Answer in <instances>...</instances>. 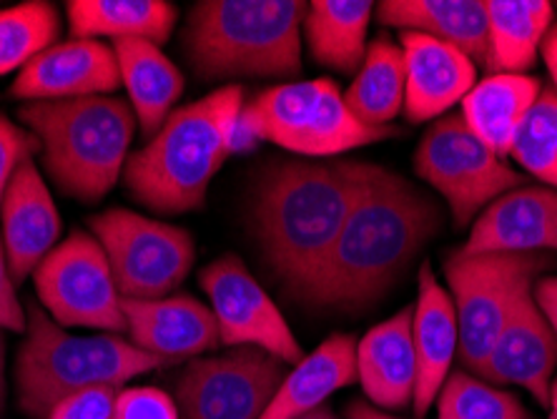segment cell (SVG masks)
<instances>
[{
  "mask_svg": "<svg viewBox=\"0 0 557 419\" xmlns=\"http://www.w3.org/2000/svg\"><path fill=\"white\" fill-rule=\"evenodd\" d=\"M440 229L442 213L428 194L370 163L364 188L305 299L317 307H370Z\"/></svg>",
  "mask_w": 557,
  "mask_h": 419,
  "instance_id": "6da1fadb",
  "label": "cell"
},
{
  "mask_svg": "<svg viewBox=\"0 0 557 419\" xmlns=\"http://www.w3.org/2000/svg\"><path fill=\"white\" fill-rule=\"evenodd\" d=\"M370 163L282 161L261 176L253 224L274 276L305 297L359 192Z\"/></svg>",
  "mask_w": 557,
  "mask_h": 419,
  "instance_id": "7a4b0ae2",
  "label": "cell"
},
{
  "mask_svg": "<svg viewBox=\"0 0 557 419\" xmlns=\"http://www.w3.org/2000/svg\"><path fill=\"white\" fill-rule=\"evenodd\" d=\"M242 109L239 86H224L176 109L141 151L128 156V194L159 213L203 209L211 178L234 153Z\"/></svg>",
  "mask_w": 557,
  "mask_h": 419,
  "instance_id": "3957f363",
  "label": "cell"
},
{
  "mask_svg": "<svg viewBox=\"0 0 557 419\" xmlns=\"http://www.w3.org/2000/svg\"><path fill=\"white\" fill-rule=\"evenodd\" d=\"M307 8L301 0H201L184 30L188 61L207 81L297 78Z\"/></svg>",
  "mask_w": 557,
  "mask_h": 419,
  "instance_id": "277c9868",
  "label": "cell"
},
{
  "mask_svg": "<svg viewBox=\"0 0 557 419\" xmlns=\"http://www.w3.org/2000/svg\"><path fill=\"white\" fill-rule=\"evenodd\" d=\"M18 116L36 136L46 174L71 199L101 201L124 174L136 134L134 109L124 98L36 101Z\"/></svg>",
  "mask_w": 557,
  "mask_h": 419,
  "instance_id": "5b68a950",
  "label": "cell"
},
{
  "mask_svg": "<svg viewBox=\"0 0 557 419\" xmlns=\"http://www.w3.org/2000/svg\"><path fill=\"white\" fill-rule=\"evenodd\" d=\"M28 330L15 359L18 405L33 419H48L71 394L94 387H124L136 377L169 367L116 334L76 336L48 317L38 301L26 304Z\"/></svg>",
  "mask_w": 557,
  "mask_h": 419,
  "instance_id": "8992f818",
  "label": "cell"
},
{
  "mask_svg": "<svg viewBox=\"0 0 557 419\" xmlns=\"http://www.w3.org/2000/svg\"><path fill=\"white\" fill-rule=\"evenodd\" d=\"M389 136H397V128L364 126L332 78H314L278 84L244 103L234 131V151H249L251 144L269 141L309 159H330Z\"/></svg>",
  "mask_w": 557,
  "mask_h": 419,
  "instance_id": "52a82bcc",
  "label": "cell"
},
{
  "mask_svg": "<svg viewBox=\"0 0 557 419\" xmlns=\"http://www.w3.org/2000/svg\"><path fill=\"white\" fill-rule=\"evenodd\" d=\"M547 267L550 259L540 254H449L445 276L460 330L457 355L465 369L480 374L515 301Z\"/></svg>",
  "mask_w": 557,
  "mask_h": 419,
  "instance_id": "ba28073f",
  "label": "cell"
},
{
  "mask_svg": "<svg viewBox=\"0 0 557 419\" xmlns=\"http://www.w3.org/2000/svg\"><path fill=\"white\" fill-rule=\"evenodd\" d=\"M417 176L445 196L455 229H467L512 188L525 186V176L467 128L460 113H447L432 123L414 151Z\"/></svg>",
  "mask_w": 557,
  "mask_h": 419,
  "instance_id": "9c48e42d",
  "label": "cell"
},
{
  "mask_svg": "<svg viewBox=\"0 0 557 419\" xmlns=\"http://www.w3.org/2000/svg\"><path fill=\"white\" fill-rule=\"evenodd\" d=\"M109 259L121 299H163L194 269L191 234L128 209H109L88 219Z\"/></svg>",
  "mask_w": 557,
  "mask_h": 419,
  "instance_id": "30bf717a",
  "label": "cell"
},
{
  "mask_svg": "<svg viewBox=\"0 0 557 419\" xmlns=\"http://www.w3.org/2000/svg\"><path fill=\"white\" fill-rule=\"evenodd\" d=\"M40 307L63 330L126 332L124 299L101 244L86 232H73L33 271Z\"/></svg>",
  "mask_w": 557,
  "mask_h": 419,
  "instance_id": "8fae6325",
  "label": "cell"
},
{
  "mask_svg": "<svg viewBox=\"0 0 557 419\" xmlns=\"http://www.w3.org/2000/svg\"><path fill=\"white\" fill-rule=\"evenodd\" d=\"M286 374L284 361L253 347L196 357L176 382L182 419H261Z\"/></svg>",
  "mask_w": 557,
  "mask_h": 419,
  "instance_id": "7c38bea8",
  "label": "cell"
},
{
  "mask_svg": "<svg viewBox=\"0 0 557 419\" xmlns=\"http://www.w3.org/2000/svg\"><path fill=\"white\" fill-rule=\"evenodd\" d=\"M199 284L216 319L221 347H253L284 365H297L305 357L284 315L239 257L226 254L211 261L201 269Z\"/></svg>",
  "mask_w": 557,
  "mask_h": 419,
  "instance_id": "4fadbf2b",
  "label": "cell"
},
{
  "mask_svg": "<svg viewBox=\"0 0 557 419\" xmlns=\"http://www.w3.org/2000/svg\"><path fill=\"white\" fill-rule=\"evenodd\" d=\"M532 286L515 301L503 332L480 369V380L497 387L528 390L540 407H547L557 369V336L543 309L535 304Z\"/></svg>",
  "mask_w": 557,
  "mask_h": 419,
  "instance_id": "5bb4252c",
  "label": "cell"
},
{
  "mask_svg": "<svg viewBox=\"0 0 557 419\" xmlns=\"http://www.w3.org/2000/svg\"><path fill=\"white\" fill-rule=\"evenodd\" d=\"M121 86L113 46L96 38H71L36 56L18 71L11 96L21 101H71L113 94Z\"/></svg>",
  "mask_w": 557,
  "mask_h": 419,
  "instance_id": "9a60e30c",
  "label": "cell"
},
{
  "mask_svg": "<svg viewBox=\"0 0 557 419\" xmlns=\"http://www.w3.org/2000/svg\"><path fill=\"white\" fill-rule=\"evenodd\" d=\"M465 254H557V192L520 186L474 219Z\"/></svg>",
  "mask_w": 557,
  "mask_h": 419,
  "instance_id": "2e32d148",
  "label": "cell"
},
{
  "mask_svg": "<svg viewBox=\"0 0 557 419\" xmlns=\"http://www.w3.org/2000/svg\"><path fill=\"white\" fill-rule=\"evenodd\" d=\"M0 219H3L0 239L5 246L8 267L13 282L21 284L55 249L63 232L61 213L33 159L23 161L8 184L0 204Z\"/></svg>",
  "mask_w": 557,
  "mask_h": 419,
  "instance_id": "e0dca14e",
  "label": "cell"
},
{
  "mask_svg": "<svg viewBox=\"0 0 557 419\" xmlns=\"http://www.w3.org/2000/svg\"><path fill=\"white\" fill-rule=\"evenodd\" d=\"M405 56V116L409 123L442 119L478 84V65L457 48L422 33H399Z\"/></svg>",
  "mask_w": 557,
  "mask_h": 419,
  "instance_id": "ac0fdd59",
  "label": "cell"
},
{
  "mask_svg": "<svg viewBox=\"0 0 557 419\" xmlns=\"http://www.w3.org/2000/svg\"><path fill=\"white\" fill-rule=\"evenodd\" d=\"M131 344L169 365L196 359L219 344V326L207 304L194 297L124 299Z\"/></svg>",
  "mask_w": 557,
  "mask_h": 419,
  "instance_id": "d6986e66",
  "label": "cell"
},
{
  "mask_svg": "<svg viewBox=\"0 0 557 419\" xmlns=\"http://www.w3.org/2000/svg\"><path fill=\"white\" fill-rule=\"evenodd\" d=\"M417 301L412 307V342L417 357V387L412 397L414 419H424L449 377L460 344L453 297L442 289L437 276L424 261L417 276Z\"/></svg>",
  "mask_w": 557,
  "mask_h": 419,
  "instance_id": "ffe728a7",
  "label": "cell"
},
{
  "mask_svg": "<svg viewBox=\"0 0 557 419\" xmlns=\"http://www.w3.org/2000/svg\"><path fill=\"white\" fill-rule=\"evenodd\" d=\"M357 382L362 384L370 405L384 412L412 405L417 387L412 307L399 309L357 342Z\"/></svg>",
  "mask_w": 557,
  "mask_h": 419,
  "instance_id": "44dd1931",
  "label": "cell"
},
{
  "mask_svg": "<svg viewBox=\"0 0 557 419\" xmlns=\"http://www.w3.org/2000/svg\"><path fill=\"white\" fill-rule=\"evenodd\" d=\"M374 15L382 26L442 40L487 69L490 26L482 0H384Z\"/></svg>",
  "mask_w": 557,
  "mask_h": 419,
  "instance_id": "7402d4cb",
  "label": "cell"
},
{
  "mask_svg": "<svg viewBox=\"0 0 557 419\" xmlns=\"http://www.w3.org/2000/svg\"><path fill=\"white\" fill-rule=\"evenodd\" d=\"M357 382V340L351 334H334L301 357L274 394L261 419H297L324 407L342 387Z\"/></svg>",
  "mask_w": 557,
  "mask_h": 419,
  "instance_id": "603a6c76",
  "label": "cell"
},
{
  "mask_svg": "<svg viewBox=\"0 0 557 419\" xmlns=\"http://www.w3.org/2000/svg\"><path fill=\"white\" fill-rule=\"evenodd\" d=\"M113 53L138 128L144 136H156L184 94L182 71L166 59L161 46L149 40H113Z\"/></svg>",
  "mask_w": 557,
  "mask_h": 419,
  "instance_id": "cb8c5ba5",
  "label": "cell"
},
{
  "mask_svg": "<svg viewBox=\"0 0 557 419\" xmlns=\"http://www.w3.org/2000/svg\"><path fill=\"white\" fill-rule=\"evenodd\" d=\"M540 84L532 76L515 73H490L462 98L460 116L467 128L495 151L499 159L510 156L512 141L525 121L528 111L540 96Z\"/></svg>",
  "mask_w": 557,
  "mask_h": 419,
  "instance_id": "d4e9b609",
  "label": "cell"
},
{
  "mask_svg": "<svg viewBox=\"0 0 557 419\" xmlns=\"http://www.w3.org/2000/svg\"><path fill=\"white\" fill-rule=\"evenodd\" d=\"M372 0H314L307 8L301 33L311 59L342 76H357L367 56V30L374 15Z\"/></svg>",
  "mask_w": 557,
  "mask_h": 419,
  "instance_id": "484cf974",
  "label": "cell"
},
{
  "mask_svg": "<svg viewBox=\"0 0 557 419\" xmlns=\"http://www.w3.org/2000/svg\"><path fill=\"white\" fill-rule=\"evenodd\" d=\"M73 38H138L163 46L176 26V5L166 0H69Z\"/></svg>",
  "mask_w": 557,
  "mask_h": 419,
  "instance_id": "4316f807",
  "label": "cell"
},
{
  "mask_svg": "<svg viewBox=\"0 0 557 419\" xmlns=\"http://www.w3.org/2000/svg\"><path fill=\"white\" fill-rule=\"evenodd\" d=\"M490 26V59L493 73L525 76L537 61L540 46L553 28L555 5L550 0H485Z\"/></svg>",
  "mask_w": 557,
  "mask_h": 419,
  "instance_id": "83f0119b",
  "label": "cell"
},
{
  "mask_svg": "<svg viewBox=\"0 0 557 419\" xmlns=\"http://www.w3.org/2000/svg\"><path fill=\"white\" fill-rule=\"evenodd\" d=\"M349 111L372 128H387L405 113V56L395 40L376 36L367 46L362 69L344 90Z\"/></svg>",
  "mask_w": 557,
  "mask_h": 419,
  "instance_id": "f1b7e54d",
  "label": "cell"
},
{
  "mask_svg": "<svg viewBox=\"0 0 557 419\" xmlns=\"http://www.w3.org/2000/svg\"><path fill=\"white\" fill-rule=\"evenodd\" d=\"M61 19L48 0H28L0 11V76L23 71L48 48L55 46Z\"/></svg>",
  "mask_w": 557,
  "mask_h": 419,
  "instance_id": "f546056e",
  "label": "cell"
},
{
  "mask_svg": "<svg viewBox=\"0 0 557 419\" xmlns=\"http://www.w3.org/2000/svg\"><path fill=\"white\" fill-rule=\"evenodd\" d=\"M434 402L437 419H532L520 397L462 369L449 372Z\"/></svg>",
  "mask_w": 557,
  "mask_h": 419,
  "instance_id": "4dcf8cb0",
  "label": "cell"
},
{
  "mask_svg": "<svg viewBox=\"0 0 557 419\" xmlns=\"http://www.w3.org/2000/svg\"><path fill=\"white\" fill-rule=\"evenodd\" d=\"M510 156L540 184L557 192V94L553 86L540 88L537 101L515 136Z\"/></svg>",
  "mask_w": 557,
  "mask_h": 419,
  "instance_id": "1f68e13d",
  "label": "cell"
},
{
  "mask_svg": "<svg viewBox=\"0 0 557 419\" xmlns=\"http://www.w3.org/2000/svg\"><path fill=\"white\" fill-rule=\"evenodd\" d=\"M113 419H182L176 399L156 387H126L116 397Z\"/></svg>",
  "mask_w": 557,
  "mask_h": 419,
  "instance_id": "d6a6232c",
  "label": "cell"
},
{
  "mask_svg": "<svg viewBox=\"0 0 557 419\" xmlns=\"http://www.w3.org/2000/svg\"><path fill=\"white\" fill-rule=\"evenodd\" d=\"M36 149H40L36 136L0 113V204H3L8 184L13 181L15 171L23 161L30 159Z\"/></svg>",
  "mask_w": 557,
  "mask_h": 419,
  "instance_id": "836d02e7",
  "label": "cell"
},
{
  "mask_svg": "<svg viewBox=\"0 0 557 419\" xmlns=\"http://www.w3.org/2000/svg\"><path fill=\"white\" fill-rule=\"evenodd\" d=\"M119 390L94 387L71 394L51 409L48 419H113Z\"/></svg>",
  "mask_w": 557,
  "mask_h": 419,
  "instance_id": "e575fe53",
  "label": "cell"
},
{
  "mask_svg": "<svg viewBox=\"0 0 557 419\" xmlns=\"http://www.w3.org/2000/svg\"><path fill=\"white\" fill-rule=\"evenodd\" d=\"M26 332L28 330V317L23 304L18 301V294H15V282L11 274V267H8L5 246L0 239V332Z\"/></svg>",
  "mask_w": 557,
  "mask_h": 419,
  "instance_id": "d590c367",
  "label": "cell"
},
{
  "mask_svg": "<svg viewBox=\"0 0 557 419\" xmlns=\"http://www.w3.org/2000/svg\"><path fill=\"white\" fill-rule=\"evenodd\" d=\"M540 53H543V61L547 65V73H550L553 88L557 94V23H553V28L547 30V36L543 38V46H540Z\"/></svg>",
  "mask_w": 557,
  "mask_h": 419,
  "instance_id": "8d00e7d4",
  "label": "cell"
},
{
  "mask_svg": "<svg viewBox=\"0 0 557 419\" xmlns=\"http://www.w3.org/2000/svg\"><path fill=\"white\" fill-rule=\"evenodd\" d=\"M532 297L540 309L555 307L557 309V276H545L537 279L535 286H532Z\"/></svg>",
  "mask_w": 557,
  "mask_h": 419,
  "instance_id": "74e56055",
  "label": "cell"
},
{
  "mask_svg": "<svg viewBox=\"0 0 557 419\" xmlns=\"http://www.w3.org/2000/svg\"><path fill=\"white\" fill-rule=\"evenodd\" d=\"M347 419H399V417L384 412V409L370 405V402L351 399L347 405Z\"/></svg>",
  "mask_w": 557,
  "mask_h": 419,
  "instance_id": "f35d334b",
  "label": "cell"
},
{
  "mask_svg": "<svg viewBox=\"0 0 557 419\" xmlns=\"http://www.w3.org/2000/svg\"><path fill=\"white\" fill-rule=\"evenodd\" d=\"M5 407V336L0 332V415Z\"/></svg>",
  "mask_w": 557,
  "mask_h": 419,
  "instance_id": "ab89813d",
  "label": "cell"
},
{
  "mask_svg": "<svg viewBox=\"0 0 557 419\" xmlns=\"http://www.w3.org/2000/svg\"><path fill=\"white\" fill-rule=\"evenodd\" d=\"M297 419H339V415H334L330 407H319V409H314V412H307V415H301V417H297Z\"/></svg>",
  "mask_w": 557,
  "mask_h": 419,
  "instance_id": "60d3db41",
  "label": "cell"
},
{
  "mask_svg": "<svg viewBox=\"0 0 557 419\" xmlns=\"http://www.w3.org/2000/svg\"><path fill=\"white\" fill-rule=\"evenodd\" d=\"M547 409H550V417L547 419H557V377L550 384V405H547Z\"/></svg>",
  "mask_w": 557,
  "mask_h": 419,
  "instance_id": "b9f144b4",
  "label": "cell"
},
{
  "mask_svg": "<svg viewBox=\"0 0 557 419\" xmlns=\"http://www.w3.org/2000/svg\"><path fill=\"white\" fill-rule=\"evenodd\" d=\"M543 315H545L547 322H550L553 332H555V336H557V309H555V307H545V309H543Z\"/></svg>",
  "mask_w": 557,
  "mask_h": 419,
  "instance_id": "7bdbcfd3",
  "label": "cell"
},
{
  "mask_svg": "<svg viewBox=\"0 0 557 419\" xmlns=\"http://www.w3.org/2000/svg\"><path fill=\"white\" fill-rule=\"evenodd\" d=\"M555 11H557V5H555Z\"/></svg>",
  "mask_w": 557,
  "mask_h": 419,
  "instance_id": "ee69618b",
  "label": "cell"
}]
</instances>
